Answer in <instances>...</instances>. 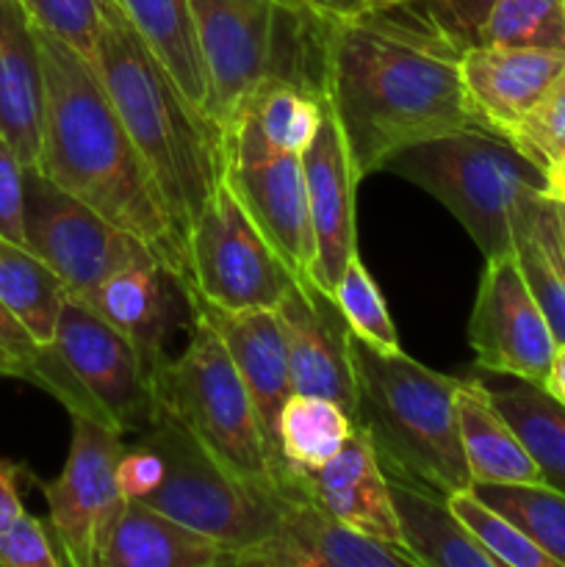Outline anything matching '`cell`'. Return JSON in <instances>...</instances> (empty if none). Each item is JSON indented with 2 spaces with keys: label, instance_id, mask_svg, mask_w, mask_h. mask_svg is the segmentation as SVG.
<instances>
[{
  "label": "cell",
  "instance_id": "obj_1",
  "mask_svg": "<svg viewBox=\"0 0 565 567\" xmlns=\"http://www.w3.org/2000/svg\"><path fill=\"white\" fill-rule=\"evenodd\" d=\"M463 50L413 3L325 22V97L360 181L408 144L482 127L460 78Z\"/></svg>",
  "mask_w": 565,
  "mask_h": 567
},
{
  "label": "cell",
  "instance_id": "obj_2",
  "mask_svg": "<svg viewBox=\"0 0 565 567\" xmlns=\"http://www.w3.org/2000/svg\"><path fill=\"white\" fill-rule=\"evenodd\" d=\"M44 103L39 164L48 181L142 238L192 293L188 249L133 147L103 81L78 50L37 25Z\"/></svg>",
  "mask_w": 565,
  "mask_h": 567
},
{
  "label": "cell",
  "instance_id": "obj_3",
  "mask_svg": "<svg viewBox=\"0 0 565 567\" xmlns=\"http://www.w3.org/2000/svg\"><path fill=\"white\" fill-rule=\"evenodd\" d=\"M94 72L188 249L194 219L225 175L219 125L181 92L120 3H103Z\"/></svg>",
  "mask_w": 565,
  "mask_h": 567
},
{
  "label": "cell",
  "instance_id": "obj_4",
  "mask_svg": "<svg viewBox=\"0 0 565 567\" xmlns=\"http://www.w3.org/2000/svg\"><path fill=\"white\" fill-rule=\"evenodd\" d=\"M352 365V419L369 435L382 471L446 498L471 487L454 413L458 377L438 374L404 352H380L355 336Z\"/></svg>",
  "mask_w": 565,
  "mask_h": 567
},
{
  "label": "cell",
  "instance_id": "obj_5",
  "mask_svg": "<svg viewBox=\"0 0 565 567\" xmlns=\"http://www.w3.org/2000/svg\"><path fill=\"white\" fill-rule=\"evenodd\" d=\"M443 203L485 258L513 255L515 227L548 175L507 136L460 127L408 144L382 164Z\"/></svg>",
  "mask_w": 565,
  "mask_h": 567
},
{
  "label": "cell",
  "instance_id": "obj_6",
  "mask_svg": "<svg viewBox=\"0 0 565 567\" xmlns=\"http://www.w3.org/2000/svg\"><path fill=\"white\" fill-rule=\"evenodd\" d=\"M208 75V116L225 133L260 86L325 94V22L282 0H192Z\"/></svg>",
  "mask_w": 565,
  "mask_h": 567
},
{
  "label": "cell",
  "instance_id": "obj_7",
  "mask_svg": "<svg viewBox=\"0 0 565 567\" xmlns=\"http://www.w3.org/2000/svg\"><path fill=\"white\" fill-rule=\"evenodd\" d=\"M153 388L158 408L230 474L280 485L247 385L222 336L197 310L188 343L177 358L161 363Z\"/></svg>",
  "mask_w": 565,
  "mask_h": 567
},
{
  "label": "cell",
  "instance_id": "obj_8",
  "mask_svg": "<svg viewBox=\"0 0 565 567\" xmlns=\"http://www.w3.org/2000/svg\"><path fill=\"white\" fill-rule=\"evenodd\" d=\"M142 437L164 457V480L144 504L222 543L233 557L264 540L297 493L230 474L161 408Z\"/></svg>",
  "mask_w": 565,
  "mask_h": 567
},
{
  "label": "cell",
  "instance_id": "obj_9",
  "mask_svg": "<svg viewBox=\"0 0 565 567\" xmlns=\"http://www.w3.org/2000/svg\"><path fill=\"white\" fill-rule=\"evenodd\" d=\"M192 297L227 310H277L294 275L222 177L188 233Z\"/></svg>",
  "mask_w": 565,
  "mask_h": 567
},
{
  "label": "cell",
  "instance_id": "obj_10",
  "mask_svg": "<svg viewBox=\"0 0 565 567\" xmlns=\"http://www.w3.org/2000/svg\"><path fill=\"white\" fill-rule=\"evenodd\" d=\"M25 244L61 277L72 299L138 264H161L153 249L72 197L39 169H25Z\"/></svg>",
  "mask_w": 565,
  "mask_h": 567
},
{
  "label": "cell",
  "instance_id": "obj_11",
  "mask_svg": "<svg viewBox=\"0 0 565 567\" xmlns=\"http://www.w3.org/2000/svg\"><path fill=\"white\" fill-rule=\"evenodd\" d=\"M225 181L266 241L271 244L299 286H314V225L299 153H280L260 142L247 120L222 133Z\"/></svg>",
  "mask_w": 565,
  "mask_h": 567
},
{
  "label": "cell",
  "instance_id": "obj_12",
  "mask_svg": "<svg viewBox=\"0 0 565 567\" xmlns=\"http://www.w3.org/2000/svg\"><path fill=\"white\" fill-rule=\"evenodd\" d=\"M72 443L59 480L42 482L50 532L70 567H100L105 543L125 507L116 463L125 452L122 432L89 415H70Z\"/></svg>",
  "mask_w": 565,
  "mask_h": 567
},
{
  "label": "cell",
  "instance_id": "obj_13",
  "mask_svg": "<svg viewBox=\"0 0 565 567\" xmlns=\"http://www.w3.org/2000/svg\"><path fill=\"white\" fill-rule=\"evenodd\" d=\"M50 347L86 396L94 419L122 435H142L153 424L158 413L153 371L138 349L89 305L66 299Z\"/></svg>",
  "mask_w": 565,
  "mask_h": 567
},
{
  "label": "cell",
  "instance_id": "obj_14",
  "mask_svg": "<svg viewBox=\"0 0 565 567\" xmlns=\"http://www.w3.org/2000/svg\"><path fill=\"white\" fill-rule=\"evenodd\" d=\"M469 343L480 369L532 385L546 382L557 338L521 275L515 252L487 258L469 319Z\"/></svg>",
  "mask_w": 565,
  "mask_h": 567
},
{
  "label": "cell",
  "instance_id": "obj_15",
  "mask_svg": "<svg viewBox=\"0 0 565 567\" xmlns=\"http://www.w3.org/2000/svg\"><path fill=\"white\" fill-rule=\"evenodd\" d=\"M288 352L294 393L325 396L355 415L358 382L352 365V332L332 297L316 286L294 282L277 305Z\"/></svg>",
  "mask_w": 565,
  "mask_h": 567
},
{
  "label": "cell",
  "instance_id": "obj_16",
  "mask_svg": "<svg viewBox=\"0 0 565 567\" xmlns=\"http://www.w3.org/2000/svg\"><path fill=\"white\" fill-rule=\"evenodd\" d=\"M233 567H419L404 548L349 529L302 493H291L275 529L233 557Z\"/></svg>",
  "mask_w": 565,
  "mask_h": 567
},
{
  "label": "cell",
  "instance_id": "obj_17",
  "mask_svg": "<svg viewBox=\"0 0 565 567\" xmlns=\"http://www.w3.org/2000/svg\"><path fill=\"white\" fill-rule=\"evenodd\" d=\"M302 166L316 241L314 286L332 297L343 266L358 252L355 192H358L360 177L355 172L347 138L330 103H325L319 131L302 153Z\"/></svg>",
  "mask_w": 565,
  "mask_h": 567
},
{
  "label": "cell",
  "instance_id": "obj_18",
  "mask_svg": "<svg viewBox=\"0 0 565 567\" xmlns=\"http://www.w3.org/2000/svg\"><path fill=\"white\" fill-rule=\"evenodd\" d=\"M192 308L208 319V324L225 341L244 385H247L249 399L258 413L260 430H264L266 449H269L271 465L286 491H297L288 474L280 454V441H277V419H280L282 404L294 393L291 371H288V352L282 341L277 310L249 308V310H227L219 305H210L205 299L192 297Z\"/></svg>",
  "mask_w": 565,
  "mask_h": 567
},
{
  "label": "cell",
  "instance_id": "obj_19",
  "mask_svg": "<svg viewBox=\"0 0 565 567\" xmlns=\"http://www.w3.org/2000/svg\"><path fill=\"white\" fill-rule=\"evenodd\" d=\"M565 66V50L469 44L460 55L465 100L482 127L513 136Z\"/></svg>",
  "mask_w": 565,
  "mask_h": 567
},
{
  "label": "cell",
  "instance_id": "obj_20",
  "mask_svg": "<svg viewBox=\"0 0 565 567\" xmlns=\"http://www.w3.org/2000/svg\"><path fill=\"white\" fill-rule=\"evenodd\" d=\"M291 480L302 496L319 504L349 529L374 537L391 548H404L388 476L369 435L360 426H355L349 441L330 463L308 474H294Z\"/></svg>",
  "mask_w": 565,
  "mask_h": 567
},
{
  "label": "cell",
  "instance_id": "obj_21",
  "mask_svg": "<svg viewBox=\"0 0 565 567\" xmlns=\"http://www.w3.org/2000/svg\"><path fill=\"white\" fill-rule=\"evenodd\" d=\"M175 288L186 291V286L164 264L153 260L116 271L78 302L89 305L94 313L114 324L138 349L155 377L161 363L170 358L166 338L172 336L177 321Z\"/></svg>",
  "mask_w": 565,
  "mask_h": 567
},
{
  "label": "cell",
  "instance_id": "obj_22",
  "mask_svg": "<svg viewBox=\"0 0 565 567\" xmlns=\"http://www.w3.org/2000/svg\"><path fill=\"white\" fill-rule=\"evenodd\" d=\"M44 75L37 22L20 0H0V136L25 169L39 164Z\"/></svg>",
  "mask_w": 565,
  "mask_h": 567
},
{
  "label": "cell",
  "instance_id": "obj_23",
  "mask_svg": "<svg viewBox=\"0 0 565 567\" xmlns=\"http://www.w3.org/2000/svg\"><path fill=\"white\" fill-rule=\"evenodd\" d=\"M100 567H233V554L192 526L127 498Z\"/></svg>",
  "mask_w": 565,
  "mask_h": 567
},
{
  "label": "cell",
  "instance_id": "obj_24",
  "mask_svg": "<svg viewBox=\"0 0 565 567\" xmlns=\"http://www.w3.org/2000/svg\"><path fill=\"white\" fill-rule=\"evenodd\" d=\"M454 413H458L460 443L471 485H524L541 482L537 465L518 441L496 404L491 402L482 380H458L454 388Z\"/></svg>",
  "mask_w": 565,
  "mask_h": 567
},
{
  "label": "cell",
  "instance_id": "obj_25",
  "mask_svg": "<svg viewBox=\"0 0 565 567\" xmlns=\"http://www.w3.org/2000/svg\"><path fill=\"white\" fill-rule=\"evenodd\" d=\"M388 476V474H386ZM402 546L419 567H499L449 507V498L388 476Z\"/></svg>",
  "mask_w": 565,
  "mask_h": 567
},
{
  "label": "cell",
  "instance_id": "obj_26",
  "mask_svg": "<svg viewBox=\"0 0 565 567\" xmlns=\"http://www.w3.org/2000/svg\"><path fill=\"white\" fill-rule=\"evenodd\" d=\"M120 6L181 92L208 114V75L199 53L192 0H120Z\"/></svg>",
  "mask_w": 565,
  "mask_h": 567
},
{
  "label": "cell",
  "instance_id": "obj_27",
  "mask_svg": "<svg viewBox=\"0 0 565 567\" xmlns=\"http://www.w3.org/2000/svg\"><path fill=\"white\" fill-rule=\"evenodd\" d=\"M491 402L507 419L518 441L537 465L543 485L565 493V404L543 385L515 380L510 385H487Z\"/></svg>",
  "mask_w": 565,
  "mask_h": 567
},
{
  "label": "cell",
  "instance_id": "obj_28",
  "mask_svg": "<svg viewBox=\"0 0 565 567\" xmlns=\"http://www.w3.org/2000/svg\"><path fill=\"white\" fill-rule=\"evenodd\" d=\"M66 299L61 277L31 247L0 236V302L39 343L55 338Z\"/></svg>",
  "mask_w": 565,
  "mask_h": 567
},
{
  "label": "cell",
  "instance_id": "obj_29",
  "mask_svg": "<svg viewBox=\"0 0 565 567\" xmlns=\"http://www.w3.org/2000/svg\"><path fill=\"white\" fill-rule=\"evenodd\" d=\"M515 260L557 343H565V258L554 233L552 197L541 194L515 227Z\"/></svg>",
  "mask_w": 565,
  "mask_h": 567
},
{
  "label": "cell",
  "instance_id": "obj_30",
  "mask_svg": "<svg viewBox=\"0 0 565 567\" xmlns=\"http://www.w3.org/2000/svg\"><path fill=\"white\" fill-rule=\"evenodd\" d=\"M352 432L355 419L338 402L291 393L277 419V441L288 474H308L330 463Z\"/></svg>",
  "mask_w": 565,
  "mask_h": 567
},
{
  "label": "cell",
  "instance_id": "obj_31",
  "mask_svg": "<svg viewBox=\"0 0 565 567\" xmlns=\"http://www.w3.org/2000/svg\"><path fill=\"white\" fill-rule=\"evenodd\" d=\"M325 103V94L314 89L271 81L244 103L236 120H247L266 147L302 155L319 131Z\"/></svg>",
  "mask_w": 565,
  "mask_h": 567
},
{
  "label": "cell",
  "instance_id": "obj_32",
  "mask_svg": "<svg viewBox=\"0 0 565 567\" xmlns=\"http://www.w3.org/2000/svg\"><path fill=\"white\" fill-rule=\"evenodd\" d=\"M471 491L493 509L513 520L535 546H541L559 567H565V493L543 485H471Z\"/></svg>",
  "mask_w": 565,
  "mask_h": 567
},
{
  "label": "cell",
  "instance_id": "obj_33",
  "mask_svg": "<svg viewBox=\"0 0 565 567\" xmlns=\"http://www.w3.org/2000/svg\"><path fill=\"white\" fill-rule=\"evenodd\" d=\"M474 44L565 50V0H493Z\"/></svg>",
  "mask_w": 565,
  "mask_h": 567
},
{
  "label": "cell",
  "instance_id": "obj_34",
  "mask_svg": "<svg viewBox=\"0 0 565 567\" xmlns=\"http://www.w3.org/2000/svg\"><path fill=\"white\" fill-rule=\"evenodd\" d=\"M449 507L499 567H559L510 518L482 502L471 487L449 496Z\"/></svg>",
  "mask_w": 565,
  "mask_h": 567
},
{
  "label": "cell",
  "instance_id": "obj_35",
  "mask_svg": "<svg viewBox=\"0 0 565 567\" xmlns=\"http://www.w3.org/2000/svg\"><path fill=\"white\" fill-rule=\"evenodd\" d=\"M332 302L338 305L341 316L347 319L349 332L358 341L369 343L380 352H402L397 327H393L391 313L386 308V299H382L374 277L369 275L358 252L343 266L341 277L332 288Z\"/></svg>",
  "mask_w": 565,
  "mask_h": 567
},
{
  "label": "cell",
  "instance_id": "obj_36",
  "mask_svg": "<svg viewBox=\"0 0 565 567\" xmlns=\"http://www.w3.org/2000/svg\"><path fill=\"white\" fill-rule=\"evenodd\" d=\"M510 142L535 161L546 175L565 166V66L548 83L530 114L521 120Z\"/></svg>",
  "mask_w": 565,
  "mask_h": 567
},
{
  "label": "cell",
  "instance_id": "obj_37",
  "mask_svg": "<svg viewBox=\"0 0 565 567\" xmlns=\"http://www.w3.org/2000/svg\"><path fill=\"white\" fill-rule=\"evenodd\" d=\"M37 25L59 37L94 66L103 3L100 0H20Z\"/></svg>",
  "mask_w": 565,
  "mask_h": 567
},
{
  "label": "cell",
  "instance_id": "obj_38",
  "mask_svg": "<svg viewBox=\"0 0 565 567\" xmlns=\"http://www.w3.org/2000/svg\"><path fill=\"white\" fill-rule=\"evenodd\" d=\"M55 548L44 520L22 513L0 532V567H61L64 559Z\"/></svg>",
  "mask_w": 565,
  "mask_h": 567
},
{
  "label": "cell",
  "instance_id": "obj_39",
  "mask_svg": "<svg viewBox=\"0 0 565 567\" xmlns=\"http://www.w3.org/2000/svg\"><path fill=\"white\" fill-rule=\"evenodd\" d=\"M44 343H39L14 313L0 302V377L37 382Z\"/></svg>",
  "mask_w": 565,
  "mask_h": 567
},
{
  "label": "cell",
  "instance_id": "obj_40",
  "mask_svg": "<svg viewBox=\"0 0 565 567\" xmlns=\"http://www.w3.org/2000/svg\"><path fill=\"white\" fill-rule=\"evenodd\" d=\"M0 236L25 244V166L3 136H0Z\"/></svg>",
  "mask_w": 565,
  "mask_h": 567
},
{
  "label": "cell",
  "instance_id": "obj_41",
  "mask_svg": "<svg viewBox=\"0 0 565 567\" xmlns=\"http://www.w3.org/2000/svg\"><path fill=\"white\" fill-rule=\"evenodd\" d=\"M161 480H164V457L144 437H138L133 446H125L116 463V482L125 502L127 498L144 502L161 485Z\"/></svg>",
  "mask_w": 565,
  "mask_h": 567
},
{
  "label": "cell",
  "instance_id": "obj_42",
  "mask_svg": "<svg viewBox=\"0 0 565 567\" xmlns=\"http://www.w3.org/2000/svg\"><path fill=\"white\" fill-rule=\"evenodd\" d=\"M413 6H419L460 48H469L474 44L476 31L491 11L493 0H419Z\"/></svg>",
  "mask_w": 565,
  "mask_h": 567
},
{
  "label": "cell",
  "instance_id": "obj_43",
  "mask_svg": "<svg viewBox=\"0 0 565 567\" xmlns=\"http://www.w3.org/2000/svg\"><path fill=\"white\" fill-rule=\"evenodd\" d=\"M33 485V476L25 465L0 457V532L25 513L22 507V487Z\"/></svg>",
  "mask_w": 565,
  "mask_h": 567
},
{
  "label": "cell",
  "instance_id": "obj_44",
  "mask_svg": "<svg viewBox=\"0 0 565 567\" xmlns=\"http://www.w3.org/2000/svg\"><path fill=\"white\" fill-rule=\"evenodd\" d=\"M282 3L294 6V9L305 11V14L316 17L321 22H341L352 20L369 11L366 0H282Z\"/></svg>",
  "mask_w": 565,
  "mask_h": 567
},
{
  "label": "cell",
  "instance_id": "obj_45",
  "mask_svg": "<svg viewBox=\"0 0 565 567\" xmlns=\"http://www.w3.org/2000/svg\"><path fill=\"white\" fill-rule=\"evenodd\" d=\"M543 388H546L554 399H559V402L565 404V343H557V352H554L552 369H548Z\"/></svg>",
  "mask_w": 565,
  "mask_h": 567
},
{
  "label": "cell",
  "instance_id": "obj_46",
  "mask_svg": "<svg viewBox=\"0 0 565 567\" xmlns=\"http://www.w3.org/2000/svg\"><path fill=\"white\" fill-rule=\"evenodd\" d=\"M552 197V216H554V233H557L559 252L565 258V199L557 197V194H548Z\"/></svg>",
  "mask_w": 565,
  "mask_h": 567
},
{
  "label": "cell",
  "instance_id": "obj_47",
  "mask_svg": "<svg viewBox=\"0 0 565 567\" xmlns=\"http://www.w3.org/2000/svg\"><path fill=\"white\" fill-rule=\"evenodd\" d=\"M548 194H557L565 199V166L548 175Z\"/></svg>",
  "mask_w": 565,
  "mask_h": 567
},
{
  "label": "cell",
  "instance_id": "obj_48",
  "mask_svg": "<svg viewBox=\"0 0 565 567\" xmlns=\"http://www.w3.org/2000/svg\"><path fill=\"white\" fill-rule=\"evenodd\" d=\"M419 3V0H366L369 11H380V9H397V6H410Z\"/></svg>",
  "mask_w": 565,
  "mask_h": 567
},
{
  "label": "cell",
  "instance_id": "obj_49",
  "mask_svg": "<svg viewBox=\"0 0 565 567\" xmlns=\"http://www.w3.org/2000/svg\"><path fill=\"white\" fill-rule=\"evenodd\" d=\"M100 3H120V0H100Z\"/></svg>",
  "mask_w": 565,
  "mask_h": 567
}]
</instances>
